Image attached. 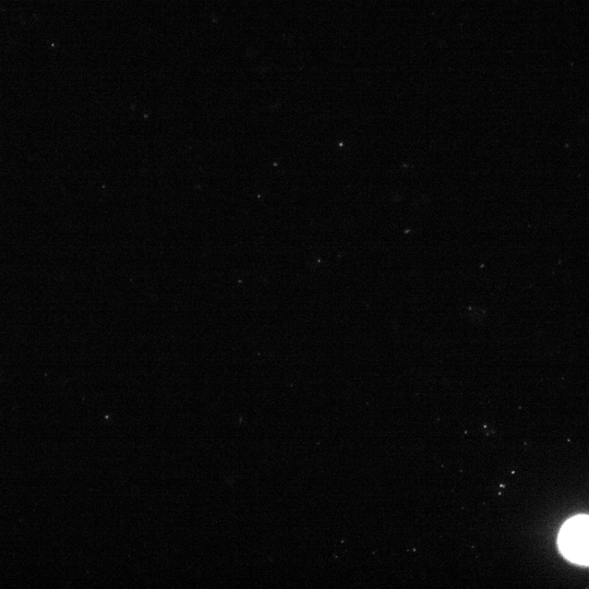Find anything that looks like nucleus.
I'll use <instances>...</instances> for the list:
<instances>
[{
  "label": "nucleus",
  "mask_w": 589,
  "mask_h": 589,
  "mask_svg": "<svg viewBox=\"0 0 589 589\" xmlns=\"http://www.w3.org/2000/svg\"><path fill=\"white\" fill-rule=\"evenodd\" d=\"M557 543L567 560L589 566V516L578 515L568 519L560 530Z\"/></svg>",
  "instance_id": "nucleus-1"
}]
</instances>
